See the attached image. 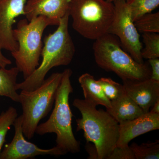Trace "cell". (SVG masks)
<instances>
[{
    "label": "cell",
    "mask_w": 159,
    "mask_h": 159,
    "mask_svg": "<svg viewBox=\"0 0 159 159\" xmlns=\"http://www.w3.org/2000/svg\"><path fill=\"white\" fill-rule=\"evenodd\" d=\"M149 112L152 113L159 114V98L157 99L153 106L151 107Z\"/></svg>",
    "instance_id": "obj_27"
},
{
    "label": "cell",
    "mask_w": 159,
    "mask_h": 159,
    "mask_svg": "<svg viewBox=\"0 0 159 159\" xmlns=\"http://www.w3.org/2000/svg\"><path fill=\"white\" fill-rule=\"evenodd\" d=\"M69 11L74 30L83 37L95 40L108 33L115 7L107 0H70Z\"/></svg>",
    "instance_id": "obj_6"
},
{
    "label": "cell",
    "mask_w": 159,
    "mask_h": 159,
    "mask_svg": "<svg viewBox=\"0 0 159 159\" xmlns=\"http://www.w3.org/2000/svg\"><path fill=\"white\" fill-rule=\"evenodd\" d=\"M82 89L84 100L97 106L102 105L106 109L111 107V101L103 93L102 89L93 76L89 73L83 74L78 78Z\"/></svg>",
    "instance_id": "obj_15"
},
{
    "label": "cell",
    "mask_w": 159,
    "mask_h": 159,
    "mask_svg": "<svg viewBox=\"0 0 159 159\" xmlns=\"http://www.w3.org/2000/svg\"><path fill=\"white\" fill-rule=\"evenodd\" d=\"M17 117V110L11 106L0 115V153L6 141V134Z\"/></svg>",
    "instance_id": "obj_21"
},
{
    "label": "cell",
    "mask_w": 159,
    "mask_h": 159,
    "mask_svg": "<svg viewBox=\"0 0 159 159\" xmlns=\"http://www.w3.org/2000/svg\"><path fill=\"white\" fill-rule=\"evenodd\" d=\"M107 159H135L129 145L127 147H116Z\"/></svg>",
    "instance_id": "obj_23"
},
{
    "label": "cell",
    "mask_w": 159,
    "mask_h": 159,
    "mask_svg": "<svg viewBox=\"0 0 159 159\" xmlns=\"http://www.w3.org/2000/svg\"><path fill=\"white\" fill-rule=\"evenodd\" d=\"M28 0H0V48L13 52L18 49L13 36V25L16 18L25 15Z\"/></svg>",
    "instance_id": "obj_10"
},
{
    "label": "cell",
    "mask_w": 159,
    "mask_h": 159,
    "mask_svg": "<svg viewBox=\"0 0 159 159\" xmlns=\"http://www.w3.org/2000/svg\"><path fill=\"white\" fill-rule=\"evenodd\" d=\"M107 1H108L109 2H113L114 1H116V0H107ZM124 1H127V0H124Z\"/></svg>",
    "instance_id": "obj_28"
},
{
    "label": "cell",
    "mask_w": 159,
    "mask_h": 159,
    "mask_svg": "<svg viewBox=\"0 0 159 159\" xmlns=\"http://www.w3.org/2000/svg\"><path fill=\"white\" fill-rule=\"evenodd\" d=\"M70 16L68 11L61 19L57 29L45 37L41 62L29 77L16 84V90H34L42 84L51 69L70 63L75 54V47L69 31Z\"/></svg>",
    "instance_id": "obj_1"
},
{
    "label": "cell",
    "mask_w": 159,
    "mask_h": 159,
    "mask_svg": "<svg viewBox=\"0 0 159 159\" xmlns=\"http://www.w3.org/2000/svg\"><path fill=\"white\" fill-rule=\"evenodd\" d=\"M113 3L115 15L108 33L119 38L122 48L137 62L144 63L140 34L131 17L126 1L116 0Z\"/></svg>",
    "instance_id": "obj_8"
},
{
    "label": "cell",
    "mask_w": 159,
    "mask_h": 159,
    "mask_svg": "<svg viewBox=\"0 0 159 159\" xmlns=\"http://www.w3.org/2000/svg\"><path fill=\"white\" fill-rule=\"evenodd\" d=\"M111 105L106 111L119 123L133 120L145 113L125 91L116 99L111 101Z\"/></svg>",
    "instance_id": "obj_14"
},
{
    "label": "cell",
    "mask_w": 159,
    "mask_h": 159,
    "mask_svg": "<svg viewBox=\"0 0 159 159\" xmlns=\"http://www.w3.org/2000/svg\"><path fill=\"white\" fill-rule=\"evenodd\" d=\"M20 71L16 67L6 69L0 68V96L10 98L12 101L19 102V94L16 86Z\"/></svg>",
    "instance_id": "obj_16"
},
{
    "label": "cell",
    "mask_w": 159,
    "mask_h": 159,
    "mask_svg": "<svg viewBox=\"0 0 159 159\" xmlns=\"http://www.w3.org/2000/svg\"><path fill=\"white\" fill-rule=\"evenodd\" d=\"M85 149L89 155V159H98L97 148L94 144L93 145L91 142L86 143Z\"/></svg>",
    "instance_id": "obj_25"
},
{
    "label": "cell",
    "mask_w": 159,
    "mask_h": 159,
    "mask_svg": "<svg viewBox=\"0 0 159 159\" xmlns=\"http://www.w3.org/2000/svg\"><path fill=\"white\" fill-rule=\"evenodd\" d=\"M62 73L54 109L48 119L38 125L35 133L40 135L55 134L57 147L66 154L77 153L80 150V142L77 141L73 133V115L69 103L70 94L74 91L70 80L73 72L70 69H66Z\"/></svg>",
    "instance_id": "obj_3"
},
{
    "label": "cell",
    "mask_w": 159,
    "mask_h": 159,
    "mask_svg": "<svg viewBox=\"0 0 159 159\" xmlns=\"http://www.w3.org/2000/svg\"><path fill=\"white\" fill-rule=\"evenodd\" d=\"M2 48H0V68H5L11 64V61L4 56L2 51Z\"/></svg>",
    "instance_id": "obj_26"
},
{
    "label": "cell",
    "mask_w": 159,
    "mask_h": 159,
    "mask_svg": "<svg viewBox=\"0 0 159 159\" xmlns=\"http://www.w3.org/2000/svg\"><path fill=\"white\" fill-rule=\"evenodd\" d=\"M119 124V138L117 147H127L129 142L136 137L159 129V114L149 111L133 120L121 122Z\"/></svg>",
    "instance_id": "obj_11"
},
{
    "label": "cell",
    "mask_w": 159,
    "mask_h": 159,
    "mask_svg": "<svg viewBox=\"0 0 159 159\" xmlns=\"http://www.w3.org/2000/svg\"><path fill=\"white\" fill-rule=\"evenodd\" d=\"M95 61L99 67L114 72L122 80H142L150 78L147 64L137 62L124 51L119 40L107 33L95 40L93 47Z\"/></svg>",
    "instance_id": "obj_4"
},
{
    "label": "cell",
    "mask_w": 159,
    "mask_h": 159,
    "mask_svg": "<svg viewBox=\"0 0 159 159\" xmlns=\"http://www.w3.org/2000/svg\"><path fill=\"white\" fill-rule=\"evenodd\" d=\"M62 75V72L53 73L34 90H21L20 93L18 102L23 110L22 128L28 139L34 137L40 121L53 107Z\"/></svg>",
    "instance_id": "obj_7"
},
{
    "label": "cell",
    "mask_w": 159,
    "mask_h": 159,
    "mask_svg": "<svg viewBox=\"0 0 159 159\" xmlns=\"http://www.w3.org/2000/svg\"><path fill=\"white\" fill-rule=\"evenodd\" d=\"M49 26H54L51 20L39 16L29 21L20 20L13 29V36L18 43L17 50L11 52L16 67L23 74L24 80L31 75L39 65L43 47L44 31Z\"/></svg>",
    "instance_id": "obj_5"
},
{
    "label": "cell",
    "mask_w": 159,
    "mask_h": 159,
    "mask_svg": "<svg viewBox=\"0 0 159 159\" xmlns=\"http://www.w3.org/2000/svg\"><path fill=\"white\" fill-rule=\"evenodd\" d=\"M126 93L142 109L145 113L159 98V81L149 79L122 80Z\"/></svg>",
    "instance_id": "obj_13"
},
{
    "label": "cell",
    "mask_w": 159,
    "mask_h": 159,
    "mask_svg": "<svg viewBox=\"0 0 159 159\" xmlns=\"http://www.w3.org/2000/svg\"><path fill=\"white\" fill-rule=\"evenodd\" d=\"M135 159H159V141L143 143L139 145L134 142L129 146Z\"/></svg>",
    "instance_id": "obj_18"
},
{
    "label": "cell",
    "mask_w": 159,
    "mask_h": 159,
    "mask_svg": "<svg viewBox=\"0 0 159 159\" xmlns=\"http://www.w3.org/2000/svg\"><path fill=\"white\" fill-rule=\"evenodd\" d=\"M135 26L141 33H159V12L144 15L134 21Z\"/></svg>",
    "instance_id": "obj_20"
},
{
    "label": "cell",
    "mask_w": 159,
    "mask_h": 159,
    "mask_svg": "<svg viewBox=\"0 0 159 159\" xmlns=\"http://www.w3.org/2000/svg\"><path fill=\"white\" fill-rule=\"evenodd\" d=\"M73 105L82 117L76 120L77 131L83 130L86 143L96 146L98 159H107L117 146L119 124L107 111L97 110V106L84 99H75Z\"/></svg>",
    "instance_id": "obj_2"
},
{
    "label": "cell",
    "mask_w": 159,
    "mask_h": 159,
    "mask_svg": "<svg viewBox=\"0 0 159 159\" xmlns=\"http://www.w3.org/2000/svg\"><path fill=\"white\" fill-rule=\"evenodd\" d=\"M151 66V79L159 81V58L148 60Z\"/></svg>",
    "instance_id": "obj_24"
},
{
    "label": "cell",
    "mask_w": 159,
    "mask_h": 159,
    "mask_svg": "<svg viewBox=\"0 0 159 159\" xmlns=\"http://www.w3.org/2000/svg\"><path fill=\"white\" fill-rule=\"evenodd\" d=\"M97 81L106 97L110 101L116 99L125 92L122 84L116 82L111 78L101 77Z\"/></svg>",
    "instance_id": "obj_22"
},
{
    "label": "cell",
    "mask_w": 159,
    "mask_h": 159,
    "mask_svg": "<svg viewBox=\"0 0 159 159\" xmlns=\"http://www.w3.org/2000/svg\"><path fill=\"white\" fill-rule=\"evenodd\" d=\"M21 116L17 117L13 125L15 134L12 141L0 153V159H27L39 155L61 156L66 154L57 146L50 149L40 148L26 140L22 128Z\"/></svg>",
    "instance_id": "obj_9"
},
{
    "label": "cell",
    "mask_w": 159,
    "mask_h": 159,
    "mask_svg": "<svg viewBox=\"0 0 159 159\" xmlns=\"http://www.w3.org/2000/svg\"><path fill=\"white\" fill-rule=\"evenodd\" d=\"M145 45L142 50L143 59L159 58V34L157 33H143L142 35Z\"/></svg>",
    "instance_id": "obj_19"
},
{
    "label": "cell",
    "mask_w": 159,
    "mask_h": 159,
    "mask_svg": "<svg viewBox=\"0 0 159 159\" xmlns=\"http://www.w3.org/2000/svg\"><path fill=\"white\" fill-rule=\"evenodd\" d=\"M70 0H28L25 16L29 21L37 16H43L58 25L61 19L69 11Z\"/></svg>",
    "instance_id": "obj_12"
},
{
    "label": "cell",
    "mask_w": 159,
    "mask_h": 159,
    "mask_svg": "<svg viewBox=\"0 0 159 159\" xmlns=\"http://www.w3.org/2000/svg\"><path fill=\"white\" fill-rule=\"evenodd\" d=\"M126 2L129 9L133 21L144 15L151 13L159 5V0H127Z\"/></svg>",
    "instance_id": "obj_17"
}]
</instances>
